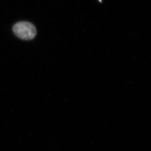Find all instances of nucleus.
Wrapping results in <instances>:
<instances>
[{"label":"nucleus","instance_id":"f257e3e1","mask_svg":"<svg viewBox=\"0 0 151 151\" xmlns=\"http://www.w3.org/2000/svg\"><path fill=\"white\" fill-rule=\"evenodd\" d=\"M15 35L23 40H31L35 37L37 30L34 25L29 22H19L13 27Z\"/></svg>","mask_w":151,"mask_h":151}]
</instances>
